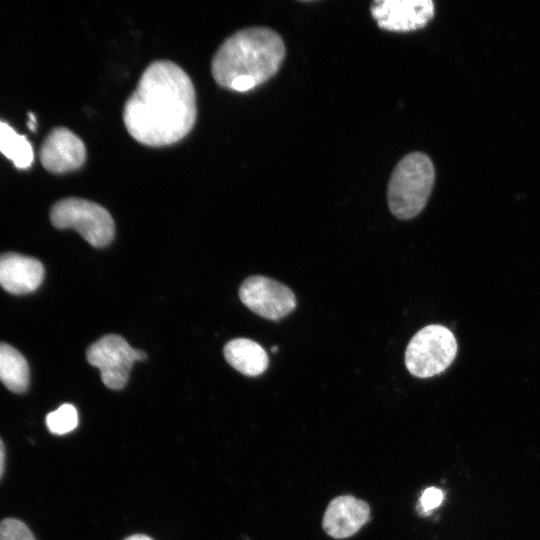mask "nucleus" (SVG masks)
<instances>
[{
  "instance_id": "obj_14",
  "label": "nucleus",
  "mask_w": 540,
  "mask_h": 540,
  "mask_svg": "<svg viewBox=\"0 0 540 540\" xmlns=\"http://www.w3.org/2000/svg\"><path fill=\"white\" fill-rule=\"evenodd\" d=\"M0 152L20 169L28 168L34 158L33 148L26 137L3 121H0Z\"/></svg>"
},
{
  "instance_id": "obj_1",
  "label": "nucleus",
  "mask_w": 540,
  "mask_h": 540,
  "mask_svg": "<svg viewBox=\"0 0 540 540\" xmlns=\"http://www.w3.org/2000/svg\"><path fill=\"white\" fill-rule=\"evenodd\" d=\"M196 117L194 85L180 66L168 60L154 61L144 70L123 109L128 133L150 147L180 141Z\"/></svg>"
},
{
  "instance_id": "obj_16",
  "label": "nucleus",
  "mask_w": 540,
  "mask_h": 540,
  "mask_svg": "<svg viewBox=\"0 0 540 540\" xmlns=\"http://www.w3.org/2000/svg\"><path fill=\"white\" fill-rule=\"evenodd\" d=\"M0 540H35V537L22 521L8 518L0 522Z\"/></svg>"
},
{
  "instance_id": "obj_11",
  "label": "nucleus",
  "mask_w": 540,
  "mask_h": 540,
  "mask_svg": "<svg viewBox=\"0 0 540 540\" xmlns=\"http://www.w3.org/2000/svg\"><path fill=\"white\" fill-rule=\"evenodd\" d=\"M44 278V267L35 258L18 253L0 255V286L15 295L36 290Z\"/></svg>"
},
{
  "instance_id": "obj_6",
  "label": "nucleus",
  "mask_w": 540,
  "mask_h": 540,
  "mask_svg": "<svg viewBox=\"0 0 540 540\" xmlns=\"http://www.w3.org/2000/svg\"><path fill=\"white\" fill-rule=\"evenodd\" d=\"M86 358L100 370L106 387L119 390L127 384L133 364L145 360L147 354L132 348L122 336L108 334L90 345Z\"/></svg>"
},
{
  "instance_id": "obj_18",
  "label": "nucleus",
  "mask_w": 540,
  "mask_h": 540,
  "mask_svg": "<svg viewBox=\"0 0 540 540\" xmlns=\"http://www.w3.org/2000/svg\"><path fill=\"white\" fill-rule=\"evenodd\" d=\"M4 463H5V450H4V445L0 439V478L4 471Z\"/></svg>"
},
{
  "instance_id": "obj_2",
  "label": "nucleus",
  "mask_w": 540,
  "mask_h": 540,
  "mask_svg": "<svg viewBox=\"0 0 540 540\" xmlns=\"http://www.w3.org/2000/svg\"><path fill=\"white\" fill-rule=\"evenodd\" d=\"M285 54L284 42L273 29H242L228 37L214 54L212 75L219 86L246 92L272 78Z\"/></svg>"
},
{
  "instance_id": "obj_3",
  "label": "nucleus",
  "mask_w": 540,
  "mask_h": 540,
  "mask_svg": "<svg viewBox=\"0 0 540 540\" xmlns=\"http://www.w3.org/2000/svg\"><path fill=\"white\" fill-rule=\"evenodd\" d=\"M435 182L431 159L422 152L403 157L395 166L387 188L392 214L401 220L412 219L426 206Z\"/></svg>"
},
{
  "instance_id": "obj_7",
  "label": "nucleus",
  "mask_w": 540,
  "mask_h": 540,
  "mask_svg": "<svg viewBox=\"0 0 540 540\" xmlns=\"http://www.w3.org/2000/svg\"><path fill=\"white\" fill-rule=\"evenodd\" d=\"M242 303L255 314L277 321L296 307V298L286 285L265 277L251 276L239 288Z\"/></svg>"
},
{
  "instance_id": "obj_21",
  "label": "nucleus",
  "mask_w": 540,
  "mask_h": 540,
  "mask_svg": "<svg viewBox=\"0 0 540 540\" xmlns=\"http://www.w3.org/2000/svg\"><path fill=\"white\" fill-rule=\"evenodd\" d=\"M271 351L274 352V353L277 352V351H278V347H277V346L272 347V348H271Z\"/></svg>"
},
{
  "instance_id": "obj_17",
  "label": "nucleus",
  "mask_w": 540,
  "mask_h": 540,
  "mask_svg": "<svg viewBox=\"0 0 540 540\" xmlns=\"http://www.w3.org/2000/svg\"><path fill=\"white\" fill-rule=\"evenodd\" d=\"M444 499L443 491L436 487L426 488L419 501L417 507L421 516L430 515L432 510L440 506Z\"/></svg>"
},
{
  "instance_id": "obj_9",
  "label": "nucleus",
  "mask_w": 540,
  "mask_h": 540,
  "mask_svg": "<svg viewBox=\"0 0 540 540\" xmlns=\"http://www.w3.org/2000/svg\"><path fill=\"white\" fill-rule=\"evenodd\" d=\"M40 161L51 173H66L80 168L86 160L83 141L64 127L53 129L40 149Z\"/></svg>"
},
{
  "instance_id": "obj_5",
  "label": "nucleus",
  "mask_w": 540,
  "mask_h": 540,
  "mask_svg": "<svg viewBox=\"0 0 540 540\" xmlns=\"http://www.w3.org/2000/svg\"><path fill=\"white\" fill-rule=\"evenodd\" d=\"M50 220L58 229H75L96 248L107 246L115 234L110 213L101 205L82 198L69 197L55 203Z\"/></svg>"
},
{
  "instance_id": "obj_12",
  "label": "nucleus",
  "mask_w": 540,
  "mask_h": 540,
  "mask_svg": "<svg viewBox=\"0 0 540 540\" xmlns=\"http://www.w3.org/2000/svg\"><path fill=\"white\" fill-rule=\"evenodd\" d=\"M226 361L247 376H258L268 367L269 359L260 344L246 338H236L224 347Z\"/></svg>"
},
{
  "instance_id": "obj_4",
  "label": "nucleus",
  "mask_w": 540,
  "mask_h": 540,
  "mask_svg": "<svg viewBox=\"0 0 540 540\" xmlns=\"http://www.w3.org/2000/svg\"><path fill=\"white\" fill-rule=\"evenodd\" d=\"M453 333L439 324L428 325L410 340L405 351V365L418 378H430L445 371L457 354Z\"/></svg>"
},
{
  "instance_id": "obj_19",
  "label": "nucleus",
  "mask_w": 540,
  "mask_h": 540,
  "mask_svg": "<svg viewBox=\"0 0 540 540\" xmlns=\"http://www.w3.org/2000/svg\"><path fill=\"white\" fill-rule=\"evenodd\" d=\"M28 126L32 131H34L36 128V118L32 113H29Z\"/></svg>"
},
{
  "instance_id": "obj_15",
  "label": "nucleus",
  "mask_w": 540,
  "mask_h": 540,
  "mask_svg": "<svg viewBox=\"0 0 540 540\" xmlns=\"http://www.w3.org/2000/svg\"><path fill=\"white\" fill-rule=\"evenodd\" d=\"M78 413L71 404H63L46 416V425L49 431L56 435H63L77 427Z\"/></svg>"
},
{
  "instance_id": "obj_8",
  "label": "nucleus",
  "mask_w": 540,
  "mask_h": 540,
  "mask_svg": "<svg viewBox=\"0 0 540 540\" xmlns=\"http://www.w3.org/2000/svg\"><path fill=\"white\" fill-rule=\"evenodd\" d=\"M370 11L381 29L409 32L426 26L435 8L431 0H377Z\"/></svg>"
},
{
  "instance_id": "obj_10",
  "label": "nucleus",
  "mask_w": 540,
  "mask_h": 540,
  "mask_svg": "<svg viewBox=\"0 0 540 540\" xmlns=\"http://www.w3.org/2000/svg\"><path fill=\"white\" fill-rule=\"evenodd\" d=\"M370 519L367 502L352 495L333 498L324 513L323 530L334 539H344L354 535Z\"/></svg>"
},
{
  "instance_id": "obj_20",
  "label": "nucleus",
  "mask_w": 540,
  "mask_h": 540,
  "mask_svg": "<svg viewBox=\"0 0 540 540\" xmlns=\"http://www.w3.org/2000/svg\"><path fill=\"white\" fill-rule=\"evenodd\" d=\"M125 540H152L150 537L142 534H137L126 538Z\"/></svg>"
},
{
  "instance_id": "obj_13",
  "label": "nucleus",
  "mask_w": 540,
  "mask_h": 540,
  "mask_svg": "<svg viewBox=\"0 0 540 540\" xmlns=\"http://www.w3.org/2000/svg\"><path fill=\"white\" fill-rule=\"evenodd\" d=\"M0 381L12 392L22 393L29 386V366L14 347L0 342Z\"/></svg>"
}]
</instances>
